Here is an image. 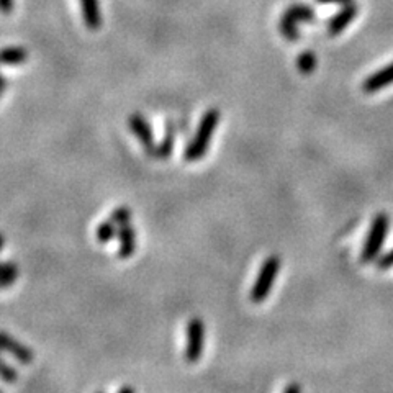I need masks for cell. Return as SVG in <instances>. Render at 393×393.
<instances>
[{"mask_svg":"<svg viewBox=\"0 0 393 393\" xmlns=\"http://www.w3.org/2000/svg\"><path fill=\"white\" fill-rule=\"evenodd\" d=\"M220 110L218 109H210L206 110L204 116H201L199 128H196L195 135L184 151V159L189 162L200 161L205 156V153L209 151V146L211 143V138L215 135L216 126L220 123Z\"/></svg>","mask_w":393,"mask_h":393,"instance_id":"cell-1","label":"cell"},{"mask_svg":"<svg viewBox=\"0 0 393 393\" xmlns=\"http://www.w3.org/2000/svg\"><path fill=\"white\" fill-rule=\"evenodd\" d=\"M389 228H390L389 215L387 214L375 215V218L372 220L367 238H365L362 253H360V261L364 264H370L377 261L382 248H384L387 235H389Z\"/></svg>","mask_w":393,"mask_h":393,"instance_id":"cell-2","label":"cell"},{"mask_svg":"<svg viewBox=\"0 0 393 393\" xmlns=\"http://www.w3.org/2000/svg\"><path fill=\"white\" fill-rule=\"evenodd\" d=\"M280 264L282 262H280L279 256H269L262 262L261 269H259L256 282H254L251 289V300L254 304H262V301L269 297L275 279H277V275L280 272Z\"/></svg>","mask_w":393,"mask_h":393,"instance_id":"cell-3","label":"cell"},{"mask_svg":"<svg viewBox=\"0 0 393 393\" xmlns=\"http://www.w3.org/2000/svg\"><path fill=\"white\" fill-rule=\"evenodd\" d=\"M205 346V325L200 318H192L187 325V348L185 359L189 362H199Z\"/></svg>","mask_w":393,"mask_h":393,"instance_id":"cell-4","label":"cell"},{"mask_svg":"<svg viewBox=\"0 0 393 393\" xmlns=\"http://www.w3.org/2000/svg\"><path fill=\"white\" fill-rule=\"evenodd\" d=\"M128 126L133 135H135L138 140H140L143 150H145L151 157L156 159V151H157V145L154 141V133L145 116L141 114H133L128 116Z\"/></svg>","mask_w":393,"mask_h":393,"instance_id":"cell-5","label":"cell"},{"mask_svg":"<svg viewBox=\"0 0 393 393\" xmlns=\"http://www.w3.org/2000/svg\"><path fill=\"white\" fill-rule=\"evenodd\" d=\"M0 350L9 353L12 358H15L22 364H31L35 359L33 350L20 341H17V339L10 336V334L5 331H0Z\"/></svg>","mask_w":393,"mask_h":393,"instance_id":"cell-6","label":"cell"},{"mask_svg":"<svg viewBox=\"0 0 393 393\" xmlns=\"http://www.w3.org/2000/svg\"><path fill=\"white\" fill-rule=\"evenodd\" d=\"M358 12H359L358 4L354 2L344 4L343 9L339 10L336 15H333L331 20L328 22V33L331 36L341 35L343 31L348 28V25L358 17Z\"/></svg>","mask_w":393,"mask_h":393,"instance_id":"cell-7","label":"cell"},{"mask_svg":"<svg viewBox=\"0 0 393 393\" xmlns=\"http://www.w3.org/2000/svg\"><path fill=\"white\" fill-rule=\"evenodd\" d=\"M390 84H393V62L365 79L362 82V90L365 94H375Z\"/></svg>","mask_w":393,"mask_h":393,"instance_id":"cell-8","label":"cell"},{"mask_svg":"<svg viewBox=\"0 0 393 393\" xmlns=\"http://www.w3.org/2000/svg\"><path fill=\"white\" fill-rule=\"evenodd\" d=\"M116 238L120 241V248H118V258L120 259H128L136 251V231L130 223L126 225L118 226V231H116Z\"/></svg>","mask_w":393,"mask_h":393,"instance_id":"cell-9","label":"cell"},{"mask_svg":"<svg viewBox=\"0 0 393 393\" xmlns=\"http://www.w3.org/2000/svg\"><path fill=\"white\" fill-rule=\"evenodd\" d=\"M82 18L90 31H97L102 26V15H100L99 0H81Z\"/></svg>","mask_w":393,"mask_h":393,"instance_id":"cell-10","label":"cell"},{"mask_svg":"<svg viewBox=\"0 0 393 393\" xmlns=\"http://www.w3.org/2000/svg\"><path fill=\"white\" fill-rule=\"evenodd\" d=\"M175 146V123L169 120L166 123V133H164L162 141L157 145L156 159H167L171 157Z\"/></svg>","mask_w":393,"mask_h":393,"instance_id":"cell-11","label":"cell"},{"mask_svg":"<svg viewBox=\"0 0 393 393\" xmlns=\"http://www.w3.org/2000/svg\"><path fill=\"white\" fill-rule=\"evenodd\" d=\"M28 61V51L22 46H9L0 50V65H22Z\"/></svg>","mask_w":393,"mask_h":393,"instance_id":"cell-12","label":"cell"},{"mask_svg":"<svg viewBox=\"0 0 393 393\" xmlns=\"http://www.w3.org/2000/svg\"><path fill=\"white\" fill-rule=\"evenodd\" d=\"M280 33L284 35L285 40L292 41V43H295L300 38L299 28H297V20L287 12L280 18Z\"/></svg>","mask_w":393,"mask_h":393,"instance_id":"cell-13","label":"cell"},{"mask_svg":"<svg viewBox=\"0 0 393 393\" xmlns=\"http://www.w3.org/2000/svg\"><path fill=\"white\" fill-rule=\"evenodd\" d=\"M287 13L292 15L297 22H304V23H311L316 20V15L313 10L308 7L305 4H294L292 7H289L285 10Z\"/></svg>","mask_w":393,"mask_h":393,"instance_id":"cell-14","label":"cell"},{"mask_svg":"<svg viewBox=\"0 0 393 393\" xmlns=\"http://www.w3.org/2000/svg\"><path fill=\"white\" fill-rule=\"evenodd\" d=\"M297 69L301 74H311L316 69V56L313 51H304L297 57Z\"/></svg>","mask_w":393,"mask_h":393,"instance_id":"cell-15","label":"cell"},{"mask_svg":"<svg viewBox=\"0 0 393 393\" xmlns=\"http://www.w3.org/2000/svg\"><path fill=\"white\" fill-rule=\"evenodd\" d=\"M116 231H118V228L110 218L107 221H102L97 228V241L102 244L110 243L114 238H116Z\"/></svg>","mask_w":393,"mask_h":393,"instance_id":"cell-16","label":"cell"},{"mask_svg":"<svg viewBox=\"0 0 393 393\" xmlns=\"http://www.w3.org/2000/svg\"><path fill=\"white\" fill-rule=\"evenodd\" d=\"M0 379L7 382V384H15V382L18 380V372L15 370L2 355H0Z\"/></svg>","mask_w":393,"mask_h":393,"instance_id":"cell-17","label":"cell"},{"mask_svg":"<svg viewBox=\"0 0 393 393\" xmlns=\"http://www.w3.org/2000/svg\"><path fill=\"white\" fill-rule=\"evenodd\" d=\"M110 220L114 221L116 226L126 225V223H130V220H131V210L128 209V206H118V209H115L114 211H111Z\"/></svg>","mask_w":393,"mask_h":393,"instance_id":"cell-18","label":"cell"},{"mask_svg":"<svg viewBox=\"0 0 393 393\" xmlns=\"http://www.w3.org/2000/svg\"><path fill=\"white\" fill-rule=\"evenodd\" d=\"M375 265H377V269H379V270H387V269L393 267V248L390 249L389 253H385L384 256L377 258Z\"/></svg>","mask_w":393,"mask_h":393,"instance_id":"cell-19","label":"cell"},{"mask_svg":"<svg viewBox=\"0 0 393 393\" xmlns=\"http://www.w3.org/2000/svg\"><path fill=\"white\" fill-rule=\"evenodd\" d=\"M17 279L18 274H0V289H5V287L15 284Z\"/></svg>","mask_w":393,"mask_h":393,"instance_id":"cell-20","label":"cell"},{"mask_svg":"<svg viewBox=\"0 0 393 393\" xmlns=\"http://www.w3.org/2000/svg\"><path fill=\"white\" fill-rule=\"evenodd\" d=\"M15 9V0H0V12L4 15H10Z\"/></svg>","mask_w":393,"mask_h":393,"instance_id":"cell-21","label":"cell"},{"mask_svg":"<svg viewBox=\"0 0 393 393\" xmlns=\"http://www.w3.org/2000/svg\"><path fill=\"white\" fill-rule=\"evenodd\" d=\"M285 393H300L301 392V387L300 385H287L284 389Z\"/></svg>","mask_w":393,"mask_h":393,"instance_id":"cell-22","label":"cell"},{"mask_svg":"<svg viewBox=\"0 0 393 393\" xmlns=\"http://www.w3.org/2000/svg\"><path fill=\"white\" fill-rule=\"evenodd\" d=\"M318 4H348V2H353V0H316Z\"/></svg>","mask_w":393,"mask_h":393,"instance_id":"cell-23","label":"cell"},{"mask_svg":"<svg viewBox=\"0 0 393 393\" xmlns=\"http://www.w3.org/2000/svg\"><path fill=\"white\" fill-rule=\"evenodd\" d=\"M5 87H7V81H5V77L2 76V74H0V90H5Z\"/></svg>","mask_w":393,"mask_h":393,"instance_id":"cell-24","label":"cell"},{"mask_svg":"<svg viewBox=\"0 0 393 393\" xmlns=\"http://www.w3.org/2000/svg\"><path fill=\"white\" fill-rule=\"evenodd\" d=\"M118 393H135V389L133 387H123V389H120Z\"/></svg>","mask_w":393,"mask_h":393,"instance_id":"cell-25","label":"cell"},{"mask_svg":"<svg viewBox=\"0 0 393 393\" xmlns=\"http://www.w3.org/2000/svg\"><path fill=\"white\" fill-rule=\"evenodd\" d=\"M4 246H5V236L0 233V251H2Z\"/></svg>","mask_w":393,"mask_h":393,"instance_id":"cell-26","label":"cell"},{"mask_svg":"<svg viewBox=\"0 0 393 393\" xmlns=\"http://www.w3.org/2000/svg\"><path fill=\"white\" fill-rule=\"evenodd\" d=\"M0 95H2V90H0Z\"/></svg>","mask_w":393,"mask_h":393,"instance_id":"cell-27","label":"cell"}]
</instances>
